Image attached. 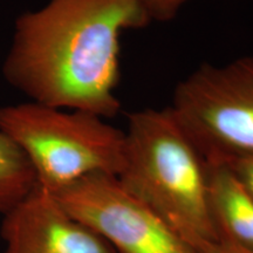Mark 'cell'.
<instances>
[{"mask_svg": "<svg viewBox=\"0 0 253 253\" xmlns=\"http://www.w3.org/2000/svg\"><path fill=\"white\" fill-rule=\"evenodd\" d=\"M0 131L24 151L38 185L50 194L94 173L118 176L125 163L126 132L84 110L33 101L0 107Z\"/></svg>", "mask_w": 253, "mask_h": 253, "instance_id": "3", "label": "cell"}, {"mask_svg": "<svg viewBox=\"0 0 253 253\" xmlns=\"http://www.w3.org/2000/svg\"><path fill=\"white\" fill-rule=\"evenodd\" d=\"M201 253H246L242 249L237 248L225 240H217V242L209 244L199 250Z\"/></svg>", "mask_w": 253, "mask_h": 253, "instance_id": "11", "label": "cell"}, {"mask_svg": "<svg viewBox=\"0 0 253 253\" xmlns=\"http://www.w3.org/2000/svg\"><path fill=\"white\" fill-rule=\"evenodd\" d=\"M4 253H116L40 185L2 214Z\"/></svg>", "mask_w": 253, "mask_h": 253, "instance_id": "6", "label": "cell"}, {"mask_svg": "<svg viewBox=\"0 0 253 253\" xmlns=\"http://www.w3.org/2000/svg\"><path fill=\"white\" fill-rule=\"evenodd\" d=\"M37 185L30 160L12 138L0 131V213L17 207Z\"/></svg>", "mask_w": 253, "mask_h": 253, "instance_id": "8", "label": "cell"}, {"mask_svg": "<svg viewBox=\"0 0 253 253\" xmlns=\"http://www.w3.org/2000/svg\"><path fill=\"white\" fill-rule=\"evenodd\" d=\"M211 161H217L229 168L230 171L253 197V155H240Z\"/></svg>", "mask_w": 253, "mask_h": 253, "instance_id": "9", "label": "cell"}, {"mask_svg": "<svg viewBox=\"0 0 253 253\" xmlns=\"http://www.w3.org/2000/svg\"><path fill=\"white\" fill-rule=\"evenodd\" d=\"M151 21L166 23L177 17L188 0H141Z\"/></svg>", "mask_w": 253, "mask_h": 253, "instance_id": "10", "label": "cell"}, {"mask_svg": "<svg viewBox=\"0 0 253 253\" xmlns=\"http://www.w3.org/2000/svg\"><path fill=\"white\" fill-rule=\"evenodd\" d=\"M170 108L205 160L253 155V55L201 65L177 84Z\"/></svg>", "mask_w": 253, "mask_h": 253, "instance_id": "4", "label": "cell"}, {"mask_svg": "<svg viewBox=\"0 0 253 253\" xmlns=\"http://www.w3.org/2000/svg\"><path fill=\"white\" fill-rule=\"evenodd\" d=\"M150 23L141 0H48L17 18L2 74L33 102L113 119L121 36Z\"/></svg>", "mask_w": 253, "mask_h": 253, "instance_id": "1", "label": "cell"}, {"mask_svg": "<svg viewBox=\"0 0 253 253\" xmlns=\"http://www.w3.org/2000/svg\"><path fill=\"white\" fill-rule=\"evenodd\" d=\"M52 195L116 253H201L129 194L116 176L94 173Z\"/></svg>", "mask_w": 253, "mask_h": 253, "instance_id": "5", "label": "cell"}, {"mask_svg": "<svg viewBox=\"0 0 253 253\" xmlns=\"http://www.w3.org/2000/svg\"><path fill=\"white\" fill-rule=\"evenodd\" d=\"M118 179L198 251L219 240L209 198L208 163L170 107L128 116Z\"/></svg>", "mask_w": 253, "mask_h": 253, "instance_id": "2", "label": "cell"}, {"mask_svg": "<svg viewBox=\"0 0 253 253\" xmlns=\"http://www.w3.org/2000/svg\"><path fill=\"white\" fill-rule=\"evenodd\" d=\"M209 198L218 237L253 253V197L223 163L207 160Z\"/></svg>", "mask_w": 253, "mask_h": 253, "instance_id": "7", "label": "cell"}]
</instances>
